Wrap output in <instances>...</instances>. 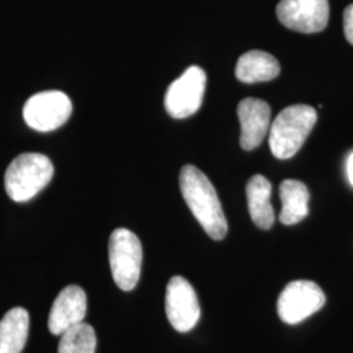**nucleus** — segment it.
Returning <instances> with one entry per match:
<instances>
[{"mask_svg":"<svg viewBox=\"0 0 353 353\" xmlns=\"http://www.w3.org/2000/svg\"><path fill=\"white\" fill-rule=\"evenodd\" d=\"M347 176L350 183L353 186V152L347 159Z\"/></svg>","mask_w":353,"mask_h":353,"instance_id":"a211bd4d","label":"nucleus"},{"mask_svg":"<svg viewBox=\"0 0 353 353\" xmlns=\"http://www.w3.org/2000/svg\"><path fill=\"white\" fill-rule=\"evenodd\" d=\"M96 332L88 323H79L61 335L58 353L96 352Z\"/></svg>","mask_w":353,"mask_h":353,"instance_id":"dca6fc26","label":"nucleus"},{"mask_svg":"<svg viewBox=\"0 0 353 353\" xmlns=\"http://www.w3.org/2000/svg\"><path fill=\"white\" fill-rule=\"evenodd\" d=\"M343 26H344V34L347 41L353 46V4H350L343 14Z\"/></svg>","mask_w":353,"mask_h":353,"instance_id":"f3484780","label":"nucleus"},{"mask_svg":"<svg viewBox=\"0 0 353 353\" xmlns=\"http://www.w3.org/2000/svg\"><path fill=\"white\" fill-rule=\"evenodd\" d=\"M54 176L50 159L42 153H21L8 165L4 176V186L13 202L33 199L45 189Z\"/></svg>","mask_w":353,"mask_h":353,"instance_id":"7ed1b4c3","label":"nucleus"},{"mask_svg":"<svg viewBox=\"0 0 353 353\" xmlns=\"http://www.w3.org/2000/svg\"><path fill=\"white\" fill-rule=\"evenodd\" d=\"M316 110L309 105H292L278 114L270 130V148L279 160H288L303 147L316 123Z\"/></svg>","mask_w":353,"mask_h":353,"instance_id":"f03ea898","label":"nucleus"},{"mask_svg":"<svg viewBox=\"0 0 353 353\" xmlns=\"http://www.w3.org/2000/svg\"><path fill=\"white\" fill-rule=\"evenodd\" d=\"M326 303V296L321 287L310 280L290 283L279 296L278 314L287 325H297L313 316Z\"/></svg>","mask_w":353,"mask_h":353,"instance_id":"423d86ee","label":"nucleus"},{"mask_svg":"<svg viewBox=\"0 0 353 353\" xmlns=\"http://www.w3.org/2000/svg\"><path fill=\"white\" fill-rule=\"evenodd\" d=\"M87 314V294L77 285H68L59 292L51 306L49 330L54 335H62L67 330L83 323Z\"/></svg>","mask_w":353,"mask_h":353,"instance_id":"9d476101","label":"nucleus"},{"mask_svg":"<svg viewBox=\"0 0 353 353\" xmlns=\"http://www.w3.org/2000/svg\"><path fill=\"white\" fill-rule=\"evenodd\" d=\"M281 212L280 221L284 225H294L309 214L310 194L305 183L296 179H285L280 185Z\"/></svg>","mask_w":353,"mask_h":353,"instance_id":"4468645a","label":"nucleus"},{"mask_svg":"<svg viewBox=\"0 0 353 353\" xmlns=\"http://www.w3.org/2000/svg\"><path fill=\"white\" fill-rule=\"evenodd\" d=\"M109 262L115 284L122 290H132L140 279L143 249L135 233L126 228L115 229L109 240Z\"/></svg>","mask_w":353,"mask_h":353,"instance_id":"20e7f679","label":"nucleus"},{"mask_svg":"<svg viewBox=\"0 0 353 353\" xmlns=\"http://www.w3.org/2000/svg\"><path fill=\"white\" fill-rule=\"evenodd\" d=\"M166 316L174 330L188 332L201 318V306L192 285L182 276L170 279L165 296Z\"/></svg>","mask_w":353,"mask_h":353,"instance_id":"1a4fd4ad","label":"nucleus"},{"mask_svg":"<svg viewBox=\"0 0 353 353\" xmlns=\"http://www.w3.org/2000/svg\"><path fill=\"white\" fill-rule=\"evenodd\" d=\"M271 182L265 176H252L246 185L248 207L252 223L263 230L271 229L275 223V211L271 204Z\"/></svg>","mask_w":353,"mask_h":353,"instance_id":"f8f14e48","label":"nucleus"},{"mask_svg":"<svg viewBox=\"0 0 353 353\" xmlns=\"http://www.w3.org/2000/svg\"><path fill=\"white\" fill-rule=\"evenodd\" d=\"M72 114V102L61 90L41 92L28 99L23 109L26 125L41 132L63 126Z\"/></svg>","mask_w":353,"mask_h":353,"instance_id":"39448f33","label":"nucleus"},{"mask_svg":"<svg viewBox=\"0 0 353 353\" xmlns=\"http://www.w3.org/2000/svg\"><path fill=\"white\" fill-rule=\"evenodd\" d=\"M279 21L290 30L313 34L328 24V0H281L276 7Z\"/></svg>","mask_w":353,"mask_h":353,"instance_id":"6e6552de","label":"nucleus"},{"mask_svg":"<svg viewBox=\"0 0 353 353\" xmlns=\"http://www.w3.org/2000/svg\"><path fill=\"white\" fill-rule=\"evenodd\" d=\"M278 59L265 51L252 50L241 55L236 65V77L246 84L270 81L280 74Z\"/></svg>","mask_w":353,"mask_h":353,"instance_id":"ddd939ff","label":"nucleus"},{"mask_svg":"<svg viewBox=\"0 0 353 353\" xmlns=\"http://www.w3.org/2000/svg\"><path fill=\"white\" fill-rule=\"evenodd\" d=\"M207 76L201 67L191 65L174 80L165 94V109L174 119H185L202 106Z\"/></svg>","mask_w":353,"mask_h":353,"instance_id":"0eeeda50","label":"nucleus"},{"mask_svg":"<svg viewBox=\"0 0 353 353\" xmlns=\"http://www.w3.org/2000/svg\"><path fill=\"white\" fill-rule=\"evenodd\" d=\"M179 188L190 211L205 233L214 241L225 239L228 223L214 185L194 165H185L179 173Z\"/></svg>","mask_w":353,"mask_h":353,"instance_id":"f257e3e1","label":"nucleus"},{"mask_svg":"<svg viewBox=\"0 0 353 353\" xmlns=\"http://www.w3.org/2000/svg\"><path fill=\"white\" fill-rule=\"evenodd\" d=\"M29 334V314L24 307H13L0 321V353H20Z\"/></svg>","mask_w":353,"mask_h":353,"instance_id":"2eb2a0df","label":"nucleus"},{"mask_svg":"<svg viewBox=\"0 0 353 353\" xmlns=\"http://www.w3.org/2000/svg\"><path fill=\"white\" fill-rule=\"evenodd\" d=\"M242 150L252 151L262 144L271 122V108L267 102L248 97L239 103Z\"/></svg>","mask_w":353,"mask_h":353,"instance_id":"9b49d317","label":"nucleus"}]
</instances>
